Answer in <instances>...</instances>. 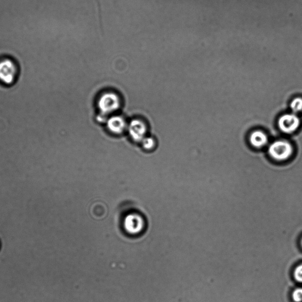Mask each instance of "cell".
<instances>
[{
    "instance_id": "6da1fadb",
    "label": "cell",
    "mask_w": 302,
    "mask_h": 302,
    "mask_svg": "<svg viewBox=\"0 0 302 302\" xmlns=\"http://www.w3.org/2000/svg\"><path fill=\"white\" fill-rule=\"evenodd\" d=\"M20 72V63L10 56L0 57V82L11 86L16 81Z\"/></svg>"
},
{
    "instance_id": "7a4b0ae2",
    "label": "cell",
    "mask_w": 302,
    "mask_h": 302,
    "mask_svg": "<svg viewBox=\"0 0 302 302\" xmlns=\"http://www.w3.org/2000/svg\"><path fill=\"white\" fill-rule=\"evenodd\" d=\"M293 148L289 142L277 141L268 148V154L277 161H283L288 159L293 154Z\"/></svg>"
},
{
    "instance_id": "3957f363",
    "label": "cell",
    "mask_w": 302,
    "mask_h": 302,
    "mask_svg": "<svg viewBox=\"0 0 302 302\" xmlns=\"http://www.w3.org/2000/svg\"><path fill=\"white\" fill-rule=\"evenodd\" d=\"M98 106L103 114L113 113L120 107V99L113 92L104 93L99 100Z\"/></svg>"
},
{
    "instance_id": "277c9868",
    "label": "cell",
    "mask_w": 302,
    "mask_h": 302,
    "mask_svg": "<svg viewBox=\"0 0 302 302\" xmlns=\"http://www.w3.org/2000/svg\"><path fill=\"white\" fill-rule=\"evenodd\" d=\"M300 119L294 114H288L283 115L278 121L280 129L282 132L290 134L296 131L299 127Z\"/></svg>"
},
{
    "instance_id": "5b68a950",
    "label": "cell",
    "mask_w": 302,
    "mask_h": 302,
    "mask_svg": "<svg viewBox=\"0 0 302 302\" xmlns=\"http://www.w3.org/2000/svg\"><path fill=\"white\" fill-rule=\"evenodd\" d=\"M147 130L146 125L139 119H135L130 123L129 132L133 140L143 141L146 135Z\"/></svg>"
},
{
    "instance_id": "8992f818",
    "label": "cell",
    "mask_w": 302,
    "mask_h": 302,
    "mask_svg": "<svg viewBox=\"0 0 302 302\" xmlns=\"http://www.w3.org/2000/svg\"><path fill=\"white\" fill-rule=\"evenodd\" d=\"M107 126L112 132L120 134L126 128V122L124 119L120 117H113L108 120Z\"/></svg>"
},
{
    "instance_id": "52a82bcc",
    "label": "cell",
    "mask_w": 302,
    "mask_h": 302,
    "mask_svg": "<svg viewBox=\"0 0 302 302\" xmlns=\"http://www.w3.org/2000/svg\"><path fill=\"white\" fill-rule=\"evenodd\" d=\"M250 142L253 147L262 148L267 144L268 139L265 133L260 130H256L250 136Z\"/></svg>"
},
{
    "instance_id": "ba28073f",
    "label": "cell",
    "mask_w": 302,
    "mask_h": 302,
    "mask_svg": "<svg viewBox=\"0 0 302 302\" xmlns=\"http://www.w3.org/2000/svg\"><path fill=\"white\" fill-rule=\"evenodd\" d=\"M290 108L294 114L299 113L302 111V98H296L290 103Z\"/></svg>"
},
{
    "instance_id": "9c48e42d",
    "label": "cell",
    "mask_w": 302,
    "mask_h": 302,
    "mask_svg": "<svg viewBox=\"0 0 302 302\" xmlns=\"http://www.w3.org/2000/svg\"><path fill=\"white\" fill-rule=\"evenodd\" d=\"M143 144L145 149L151 150L154 147L155 141L152 138H145L143 140Z\"/></svg>"
},
{
    "instance_id": "30bf717a",
    "label": "cell",
    "mask_w": 302,
    "mask_h": 302,
    "mask_svg": "<svg viewBox=\"0 0 302 302\" xmlns=\"http://www.w3.org/2000/svg\"><path fill=\"white\" fill-rule=\"evenodd\" d=\"M294 301L302 302V288H297L294 290L292 294Z\"/></svg>"
},
{
    "instance_id": "8fae6325",
    "label": "cell",
    "mask_w": 302,
    "mask_h": 302,
    "mask_svg": "<svg viewBox=\"0 0 302 302\" xmlns=\"http://www.w3.org/2000/svg\"><path fill=\"white\" fill-rule=\"evenodd\" d=\"M97 5H98V17H99V24H100V31H101L102 35H104V31H103V23H102V9H101V5H100V3L99 0H96Z\"/></svg>"
},
{
    "instance_id": "7c38bea8",
    "label": "cell",
    "mask_w": 302,
    "mask_h": 302,
    "mask_svg": "<svg viewBox=\"0 0 302 302\" xmlns=\"http://www.w3.org/2000/svg\"><path fill=\"white\" fill-rule=\"evenodd\" d=\"M294 277L297 282L302 283V264L295 268Z\"/></svg>"
},
{
    "instance_id": "4fadbf2b",
    "label": "cell",
    "mask_w": 302,
    "mask_h": 302,
    "mask_svg": "<svg viewBox=\"0 0 302 302\" xmlns=\"http://www.w3.org/2000/svg\"><path fill=\"white\" fill-rule=\"evenodd\" d=\"M301 246H302V239H301Z\"/></svg>"
}]
</instances>
